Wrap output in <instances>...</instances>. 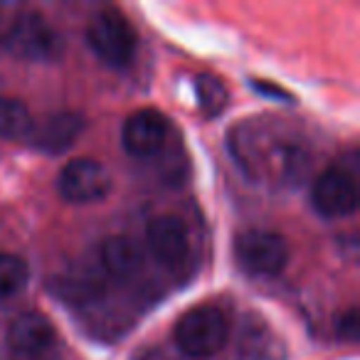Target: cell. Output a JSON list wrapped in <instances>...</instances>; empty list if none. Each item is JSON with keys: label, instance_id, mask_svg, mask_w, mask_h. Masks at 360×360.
<instances>
[{"label": "cell", "instance_id": "13", "mask_svg": "<svg viewBox=\"0 0 360 360\" xmlns=\"http://www.w3.org/2000/svg\"><path fill=\"white\" fill-rule=\"evenodd\" d=\"M30 271L18 255H0V301L13 299L25 289Z\"/></svg>", "mask_w": 360, "mask_h": 360}, {"label": "cell", "instance_id": "10", "mask_svg": "<svg viewBox=\"0 0 360 360\" xmlns=\"http://www.w3.org/2000/svg\"><path fill=\"white\" fill-rule=\"evenodd\" d=\"M84 131V119L75 111H57L50 114L40 124H32V131L27 136L35 148L47 153H62L77 141V136Z\"/></svg>", "mask_w": 360, "mask_h": 360}, {"label": "cell", "instance_id": "1", "mask_svg": "<svg viewBox=\"0 0 360 360\" xmlns=\"http://www.w3.org/2000/svg\"><path fill=\"white\" fill-rule=\"evenodd\" d=\"M230 335V319L217 306H195L175 323V343L191 358H212Z\"/></svg>", "mask_w": 360, "mask_h": 360}, {"label": "cell", "instance_id": "9", "mask_svg": "<svg viewBox=\"0 0 360 360\" xmlns=\"http://www.w3.org/2000/svg\"><path fill=\"white\" fill-rule=\"evenodd\" d=\"M8 343H11L13 353L22 355V358H42L55 348L57 330L50 323V319L35 314V311H27L11 323Z\"/></svg>", "mask_w": 360, "mask_h": 360}, {"label": "cell", "instance_id": "5", "mask_svg": "<svg viewBox=\"0 0 360 360\" xmlns=\"http://www.w3.org/2000/svg\"><path fill=\"white\" fill-rule=\"evenodd\" d=\"M57 188L67 202L89 205V202H99L109 195L111 178L99 160L75 158L62 168L60 178H57Z\"/></svg>", "mask_w": 360, "mask_h": 360}, {"label": "cell", "instance_id": "14", "mask_svg": "<svg viewBox=\"0 0 360 360\" xmlns=\"http://www.w3.org/2000/svg\"><path fill=\"white\" fill-rule=\"evenodd\" d=\"M198 89V101L205 116H217L220 111H225L227 106V89L217 77L212 75H200L195 79Z\"/></svg>", "mask_w": 360, "mask_h": 360}, {"label": "cell", "instance_id": "7", "mask_svg": "<svg viewBox=\"0 0 360 360\" xmlns=\"http://www.w3.org/2000/svg\"><path fill=\"white\" fill-rule=\"evenodd\" d=\"M168 141V119L158 109H139L126 119L121 143L134 158H150L160 153Z\"/></svg>", "mask_w": 360, "mask_h": 360}, {"label": "cell", "instance_id": "3", "mask_svg": "<svg viewBox=\"0 0 360 360\" xmlns=\"http://www.w3.org/2000/svg\"><path fill=\"white\" fill-rule=\"evenodd\" d=\"M6 47L27 62H52L62 55V40L57 30L40 13H22L11 22L3 35Z\"/></svg>", "mask_w": 360, "mask_h": 360}, {"label": "cell", "instance_id": "17", "mask_svg": "<svg viewBox=\"0 0 360 360\" xmlns=\"http://www.w3.org/2000/svg\"><path fill=\"white\" fill-rule=\"evenodd\" d=\"M3 35H6V30H3V27H0V42H3Z\"/></svg>", "mask_w": 360, "mask_h": 360}, {"label": "cell", "instance_id": "2", "mask_svg": "<svg viewBox=\"0 0 360 360\" xmlns=\"http://www.w3.org/2000/svg\"><path fill=\"white\" fill-rule=\"evenodd\" d=\"M86 42L104 65L116 67V70L131 65L136 55V45H139L129 18L114 8L99 11L91 18L89 27H86Z\"/></svg>", "mask_w": 360, "mask_h": 360}, {"label": "cell", "instance_id": "15", "mask_svg": "<svg viewBox=\"0 0 360 360\" xmlns=\"http://www.w3.org/2000/svg\"><path fill=\"white\" fill-rule=\"evenodd\" d=\"M338 333L343 335L345 340H355V335H358V316H355L353 309H350L348 314H345L343 319H340Z\"/></svg>", "mask_w": 360, "mask_h": 360}, {"label": "cell", "instance_id": "8", "mask_svg": "<svg viewBox=\"0 0 360 360\" xmlns=\"http://www.w3.org/2000/svg\"><path fill=\"white\" fill-rule=\"evenodd\" d=\"M148 247L153 252V257L163 266H180L188 259L191 252V237H188L186 222L175 215H160L155 220L148 222Z\"/></svg>", "mask_w": 360, "mask_h": 360}, {"label": "cell", "instance_id": "11", "mask_svg": "<svg viewBox=\"0 0 360 360\" xmlns=\"http://www.w3.org/2000/svg\"><path fill=\"white\" fill-rule=\"evenodd\" d=\"M101 266L114 279H131L143 264V250L131 237L114 235L101 245L99 250Z\"/></svg>", "mask_w": 360, "mask_h": 360}, {"label": "cell", "instance_id": "4", "mask_svg": "<svg viewBox=\"0 0 360 360\" xmlns=\"http://www.w3.org/2000/svg\"><path fill=\"white\" fill-rule=\"evenodd\" d=\"M235 257L255 276H276L289 264V245L279 232L245 230L235 240Z\"/></svg>", "mask_w": 360, "mask_h": 360}, {"label": "cell", "instance_id": "16", "mask_svg": "<svg viewBox=\"0 0 360 360\" xmlns=\"http://www.w3.org/2000/svg\"><path fill=\"white\" fill-rule=\"evenodd\" d=\"M141 360H165L163 355H158V353H141Z\"/></svg>", "mask_w": 360, "mask_h": 360}, {"label": "cell", "instance_id": "12", "mask_svg": "<svg viewBox=\"0 0 360 360\" xmlns=\"http://www.w3.org/2000/svg\"><path fill=\"white\" fill-rule=\"evenodd\" d=\"M32 124H35V119L22 101L0 96V139H27Z\"/></svg>", "mask_w": 360, "mask_h": 360}, {"label": "cell", "instance_id": "6", "mask_svg": "<svg viewBox=\"0 0 360 360\" xmlns=\"http://www.w3.org/2000/svg\"><path fill=\"white\" fill-rule=\"evenodd\" d=\"M311 202H314L316 212L328 220L350 215L358 207V186H355L353 175L340 165L326 168L316 178Z\"/></svg>", "mask_w": 360, "mask_h": 360}]
</instances>
